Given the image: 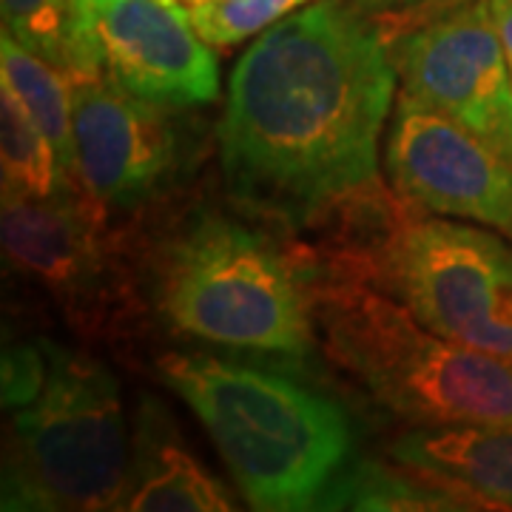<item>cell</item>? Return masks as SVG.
Returning <instances> with one entry per match:
<instances>
[{"label": "cell", "mask_w": 512, "mask_h": 512, "mask_svg": "<svg viewBox=\"0 0 512 512\" xmlns=\"http://www.w3.org/2000/svg\"><path fill=\"white\" fill-rule=\"evenodd\" d=\"M311 0H205L188 9L194 29L208 46H237Z\"/></svg>", "instance_id": "obj_18"}, {"label": "cell", "mask_w": 512, "mask_h": 512, "mask_svg": "<svg viewBox=\"0 0 512 512\" xmlns=\"http://www.w3.org/2000/svg\"><path fill=\"white\" fill-rule=\"evenodd\" d=\"M402 94L512 163V72L487 0H456L387 37Z\"/></svg>", "instance_id": "obj_9"}, {"label": "cell", "mask_w": 512, "mask_h": 512, "mask_svg": "<svg viewBox=\"0 0 512 512\" xmlns=\"http://www.w3.org/2000/svg\"><path fill=\"white\" fill-rule=\"evenodd\" d=\"M194 106L137 97L109 74L72 83L77 177L109 214L134 217L191 180L205 151Z\"/></svg>", "instance_id": "obj_7"}, {"label": "cell", "mask_w": 512, "mask_h": 512, "mask_svg": "<svg viewBox=\"0 0 512 512\" xmlns=\"http://www.w3.org/2000/svg\"><path fill=\"white\" fill-rule=\"evenodd\" d=\"M154 367L202 421L254 510H316L350 464L348 413L285 373L185 350L160 353Z\"/></svg>", "instance_id": "obj_3"}, {"label": "cell", "mask_w": 512, "mask_h": 512, "mask_svg": "<svg viewBox=\"0 0 512 512\" xmlns=\"http://www.w3.org/2000/svg\"><path fill=\"white\" fill-rule=\"evenodd\" d=\"M0 80L18 92L37 126L46 131L66 174L80 180L74 151L72 80L6 32L0 37Z\"/></svg>", "instance_id": "obj_17"}, {"label": "cell", "mask_w": 512, "mask_h": 512, "mask_svg": "<svg viewBox=\"0 0 512 512\" xmlns=\"http://www.w3.org/2000/svg\"><path fill=\"white\" fill-rule=\"evenodd\" d=\"M106 74L137 97L205 106L220 94V66L177 0H89Z\"/></svg>", "instance_id": "obj_11"}, {"label": "cell", "mask_w": 512, "mask_h": 512, "mask_svg": "<svg viewBox=\"0 0 512 512\" xmlns=\"http://www.w3.org/2000/svg\"><path fill=\"white\" fill-rule=\"evenodd\" d=\"M316 510H376L430 512L473 510L470 501L436 478L424 476L399 461H356L328 484Z\"/></svg>", "instance_id": "obj_15"}, {"label": "cell", "mask_w": 512, "mask_h": 512, "mask_svg": "<svg viewBox=\"0 0 512 512\" xmlns=\"http://www.w3.org/2000/svg\"><path fill=\"white\" fill-rule=\"evenodd\" d=\"M117 510L128 512H228L234 498L188 453L165 404L143 399L131 464Z\"/></svg>", "instance_id": "obj_13"}, {"label": "cell", "mask_w": 512, "mask_h": 512, "mask_svg": "<svg viewBox=\"0 0 512 512\" xmlns=\"http://www.w3.org/2000/svg\"><path fill=\"white\" fill-rule=\"evenodd\" d=\"M316 330L330 362L396 419L512 424V359L444 339L350 268L322 276Z\"/></svg>", "instance_id": "obj_4"}, {"label": "cell", "mask_w": 512, "mask_h": 512, "mask_svg": "<svg viewBox=\"0 0 512 512\" xmlns=\"http://www.w3.org/2000/svg\"><path fill=\"white\" fill-rule=\"evenodd\" d=\"M387 453L464 495L473 510H512V424L413 427Z\"/></svg>", "instance_id": "obj_12"}, {"label": "cell", "mask_w": 512, "mask_h": 512, "mask_svg": "<svg viewBox=\"0 0 512 512\" xmlns=\"http://www.w3.org/2000/svg\"><path fill=\"white\" fill-rule=\"evenodd\" d=\"M0 183L3 202L49 200L83 188L66 174L52 140L6 80H0Z\"/></svg>", "instance_id": "obj_16"}, {"label": "cell", "mask_w": 512, "mask_h": 512, "mask_svg": "<svg viewBox=\"0 0 512 512\" xmlns=\"http://www.w3.org/2000/svg\"><path fill=\"white\" fill-rule=\"evenodd\" d=\"M177 3H188V6H197V3H205V0H177Z\"/></svg>", "instance_id": "obj_21"}, {"label": "cell", "mask_w": 512, "mask_h": 512, "mask_svg": "<svg viewBox=\"0 0 512 512\" xmlns=\"http://www.w3.org/2000/svg\"><path fill=\"white\" fill-rule=\"evenodd\" d=\"M165 328L211 348L302 365L319 342L322 268L291 234L239 208L194 205L137 251Z\"/></svg>", "instance_id": "obj_2"}, {"label": "cell", "mask_w": 512, "mask_h": 512, "mask_svg": "<svg viewBox=\"0 0 512 512\" xmlns=\"http://www.w3.org/2000/svg\"><path fill=\"white\" fill-rule=\"evenodd\" d=\"M487 12L512 72V0H487Z\"/></svg>", "instance_id": "obj_20"}, {"label": "cell", "mask_w": 512, "mask_h": 512, "mask_svg": "<svg viewBox=\"0 0 512 512\" xmlns=\"http://www.w3.org/2000/svg\"><path fill=\"white\" fill-rule=\"evenodd\" d=\"M6 265L49 293L83 333H103L143 296L137 251L109 228V211L86 188L49 200H6L0 211Z\"/></svg>", "instance_id": "obj_8"}, {"label": "cell", "mask_w": 512, "mask_h": 512, "mask_svg": "<svg viewBox=\"0 0 512 512\" xmlns=\"http://www.w3.org/2000/svg\"><path fill=\"white\" fill-rule=\"evenodd\" d=\"M3 32L69 80L106 74L89 0H0Z\"/></svg>", "instance_id": "obj_14"}, {"label": "cell", "mask_w": 512, "mask_h": 512, "mask_svg": "<svg viewBox=\"0 0 512 512\" xmlns=\"http://www.w3.org/2000/svg\"><path fill=\"white\" fill-rule=\"evenodd\" d=\"M384 163L404 205L512 239V163L402 92L390 114Z\"/></svg>", "instance_id": "obj_10"}, {"label": "cell", "mask_w": 512, "mask_h": 512, "mask_svg": "<svg viewBox=\"0 0 512 512\" xmlns=\"http://www.w3.org/2000/svg\"><path fill=\"white\" fill-rule=\"evenodd\" d=\"M413 211L396 214L379 245L333 265L370 279L444 339L512 359V239Z\"/></svg>", "instance_id": "obj_6"}, {"label": "cell", "mask_w": 512, "mask_h": 512, "mask_svg": "<svg viewBox=\"0 0 512 512\" xmlns=\"http://www.w3.org/2000/svg\"><path fill=\"white\" fill-rule=\"evenodd\" d=\"M9 413L3 510H117L134 433L109 367L86 350L46 342L43 382Z\"/></svg>", "instance_id": "obj_5"}, {"label": "cell", "mask_w": 512, "mask_h": 512, "mask_svg": "<svg viewBox=\"0 0 512 512\" xmlns=\"http://www.w3.org/2000/svg\"><path fill=\"white\" fill-rule=\"evenodd\" d=\"M396 80L382 26L342 0L265 29L237 60L214 131L228 202L299 234L379 191Z\"/></svg>", "instance_id": "obj_1"}, {"label": "cell", "mask_w": 512, "mask_h": 512, "mask_svg": "<svg viewBox=\"0 0 512 512\" xmlns=\"http://www.w3.org/2000/svg\"><path fill=\"white\" fill-rule=\"evenodd\" d=\"M350 9L362 12L367 18H387V15H404V12H419L427 6H447L456 0H342Z\"/></svg>", "instance_id": "obj_19"}]
</instances>
